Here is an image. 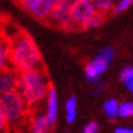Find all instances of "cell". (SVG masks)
Wrapping results in <instances>:
<instances>
[{"label": "cell", "mask_w": 133, "mask_h": 133, "mask_svg": "<svg viewBox=\"0 0 133 133\" xmlns=\"http://www.w3.org/2000/svg\"><path fill=\"white\" fill-rule=\"evenodd\" d=\"M49 124L46 119V114L42 109H37L30 117V133H49Z\"/></svg>", "instance_id": "obj_9"}, {"label": "cell", "mask_w": 133, "mask_h": 133, "mask_svg": "<svg viewBox=\"0 0 133 133\" xmlns=\"http://www.w3.org/2000/svg\"><path fill=\"white\" fill-rule=\"evenodd\" d=\"M132 5V2L130 0H122V2H119L118 4L114 5L113 8V14H119V12H124L125 10H128L129 7Z\"/></svg>", "instance_id": "obj_19"}, {"label": "cell", "mask_w": 133, "mask_h": 133, "mask_svg": "<svg viewBox=\"0 0 133 133\" xmlns=\"http://www.w3.org/2000/svg\"><path fill=\"white\" fill-rule=\"evenodd\" d=\"M18 87V71L12 66L0 71V95L16 91Z\"/></svg>", "instance_id": "obj_7"}, {"label": "cell", "mask_w": 133, "mask_h": 133, "mask_svg": "<svg viewBox=\"0 0 133 133\" xmlns=\"http://www.w3.org/2000/svg\"><path fill=\"white\" fill-rule=\"evenodd\" d=\"M103 111L109 119L118 118V102L116 99H109L103 103Z\"/></svg>", "instance_id": "obj_12"}, {"label": "cell", "mask_w": 133, "mask_h": 133, "mask_svg": "<svg viewBox=\"0 0 133 133\" xmlns=\"http://www.w3.org/2000/svg\"><path fill=\"white\" fill-rule=\"evenodd\" d=\"M71 4L72 2H56L46 19V25L53 27H64L66 23L71 22Z\"/></svg>", "instance_id": "obj_5"}, {"label": "cell", "mask_w": 133, "mask_h": 133, "mask_svg": "<svg viewBox=\"0 0 133 133\" xmlns=\"http://www.w3.org/2000/svg\"><path fill=\"white\" fill-rule=\"evenodd\" d=\"M94 14H96L94 2H90V0H77V2H72V4H71V22L77 25L79 27L83 22H86Z\"/></svg>", "instance_id": "obj_6"}, {"label": "cell", "mask_w": 133, "mask_h": 133, "mask_svg": "<svg viewBox=\"0 0 133 133\" xmlns=\"http://www.w3.org/2000/svg\"><path fill=\"white\" fill-rule=\"evenodd\" d=\"M119 79L122 80V83L126 86V88L132 92L133 91V68L130 65L125 66L119 74Z\"/></svg>", "instance_id": "obj_14"}, {"label": "cell", "mask_w": 133, "mask_h": 133, "mask_svg": "<svg viewBox=\"0 0 133 133\" xmlns=\"http://www.w3.org/2000/svg\"><path fill=\"white\" fill-rule=\"evenodd\" d=\"M10 60H8V45L7 41H0V71L8 68Z\"/></svg>", "instance_id": "obj_15"}, {"label": "cell", "mask_w": 133, "mask_h": 133, "mask_svg": "<svg viewBox=\"0 0 133 133\" xmlns=\"http://www.w3.org/2000/svg\"><path fill=\"white\" fill-rule=\"evenodd\" d=\"M98 130H99L98 124L96 122H90L86 128H84L83 133H98Z\"/></svg>", "instance_id": "obj_20"}, {"label": "cell", "mask_w": 133, "mask_h": 133, "mask_svg": "<svg viewBox=\"0 0 133 133\" xmlns=\"http://www.w3.org/2000/svg\"><path fill=\"white\" fill-rule=\"evenodd\" d=\"M109 65H110L109 61H106V60H103L99 56H96L94 60H91V61L86 65L84 74H86L87 80L91 82V83H95L96 80L99 79V76L107 69Z\"/></svg>", "instance_id": "obj_8"}, {"label": "cell", "mask_w": 133, "mask_h": 133, "mask_svg": "<svg viewBox=\"0 0 133 133\" xmlns=\"http://www.w3.org/2000/svg\"><path fill=\"white\" fill-rule=\"evenodd\" d=\"M107 88V84L106 83H102L99 87H96V90H95V94H99V92H103Z\"/></svg>", "instance_id": "obj_23"}, {"label": "cell", "mask_w": 133, "mask_h": 133, "mask_svg": "<svg viewBox=\"0 0 133 133\" xmlns=\"http://www.w3.org/2000/svg\"><path fill=\"white\" fill-rule=\"evenodd\" d=\"M46 119H48V124H49V128L54 125L56 122V117H57V94H56V90H54V86L49 87L48 90V95H46Z\"/></svg>", "instance_id": "obj_10"}, {"label": "cell", "mask_w": 133, "mask_h": 133, "mask_svg": "<svg viewBox=\"0 0 133 133\" xmlns=\"http://www.w3.org/2000/svg\"><path fill=\"white\" fill-rule=\"evenodd\" d=\"M0 133H10L8 132V126H7V122L3 117V114L0 113Z\"/></svg>", "instance_id": "obj_21"}, {"label": "cell", "mask_w": 133, "mask_h": 133, "mask_svg": "<svg viewBox=\"0 0 133 133\" xmlns=\"http://www.w3.org/2000/svg\"><path fill=\"white\" fill-rule=\"evenodd\" d=\"M133 116V103L132 102H122L118 105V117L121 118H129Z\"/></svg>", "instance_id": "obj_17"}, {"label": "cell", "mask_w": 133, "mask_h": 133, "mask_svg": "<svg viewBox=\"0 0 133 133\" xmlns=\"http://www.w3.org/2000/svg\"><path fill=\"white\" fill-rule=\"evenodd\" d=\"M7 45L10 65L15 71L23 72L39 68L44 65L38 45L25 30L18 29L16 33L8 35Z\"/></svg>", "instance_id": "obj_1"}, {"label": "cell", "mask_w": 133, "mask_h": 133, "mask_svg": "<svg viewBox=\"0 0 133 133\" xmlns=\"http://www.w3.org/2000/svg\"><path fill=\"white\" fill-rule=\"evenodd\" d=\"M54 3H56L54 0H23L19 3V5L35 19L46 22Z\"/></svg>", "instance_id": "obj_4"}, {"label": "cell", "mask_w": 133, "mask_h": 133, "mask_svg": "<svg viewBox=\"0 0 133 133\" xmlns=\"http://www.w3.org/2000/svg\"><path fill=\"white\" fill-rule=\"evenodd\" d=\"M76 116H77V101H76V96L72 95V96H69V99L66 101V103H65V119H66V122L72 124L76 119Z\"/></svg>", "instance_id": "obj_11"}, {"label": "cell", "mask_w": 133, "mask_h": 133, "mask_svg": "<svg viewBox=\"0 0 133 133\" xmlns=\"http://www.w3.org/2000/svg\"><path fill=\"white\" fill-rule=\"evenodd\" d=\"M96 56H99V57H102L103 60H106V61H109V63H111L113 61V58H114V50H113V48H110V46H106V48H103Z\"/></svg>", "instance_id": "obj_18"}, {"label": "cell", "mask_w": 133, "mask_h": 133, "mask_svg": "<svg viewBox=\"0 0 133 133\" xmlns=\"http://www.w3.org/2000/svg\"><path fill=\"white\" fill-rule=\"evenodd\" d=\"M114 133H133V130L129 128H117L114 130Z\"/></svg>", "instance_id": "obj_22"}, {"label": "cell", "mask_w": 133, "mask_h": 133, "mask_svg": "<svg viewBox=\"0 0 133 133\" xmlns=\"http://www.w3.org/2000/svg\"><path fill=\"white\" fill-rule=\"evenodd\" d=\"M105 22V15H101V14H94L91 18H88L86 22H83L80 25V30H88V29H94V27H98L101 26L102 23Z\"/></svg>", "instance_id": "obj_13"}, {"label": "cell", "mask_w": 133, "mask_h": 133, "mask_svg": "<svg viewBox=\"0 0 133 133\" xmlns=\"http://www.w3.org/2000/svg\"><path fill=\"white\" fill-rule=\"evenodd\" d=\"M94 5L96 12L101 15H106L111 8H114V3L109 2V0H98V2H94Z\"/></svg>", "instance_id": "obj_16"}, {"label": "cell", "mask_w": 133, "mask_h": 133, "mask_svg": "<svg viewBox=\"0 0 133 133\" xmlns=\"http://www.w3.org/2000/svg\"><path fill=\"white\" fill-rule=\"evenodd\" d=\"M52 86L49 75L42 65L39 68L18 72L16 91L27 103V106L38 105L48 95V90Z\"/></svg>", "instance_id": "obj_2"}, {"label": "cell", "mask_w": 133, "mask_h": 133, "mask_svg": "<svg viewBox=\"0 0 133 133\" xmlns=\"http://www.w3.org/2000/svg\"><path fill=\"white\" fill-rule=\"evenodd\" d=\"M29 106L18 91L0 95V113L7 122L8 132L21 126L29 116Z\"/></svg>", "instance_id": "obj_3"}]
</instances>
